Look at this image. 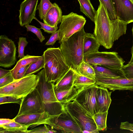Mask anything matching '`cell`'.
<instances>
[{"instance_id":"1","label":"cell","mask_w":133,"mask_h":133,"mask_svg":"<svg viewBox=\"0 0 133 133\" xmlns=\"http://www.w3.org/2000/svg\"><path fill=\"white\" fill-rule=\"evenodd\" d=\"M94 35L100 45L111 48L115 41L126 33L127 24L117 18L111 21L105 8L100 3L95 21Z\"/></svg>"},{"instance_id":"2","label":"cell","mask_w":133,"mask_h":133,"mask_svg":"<svg viewBox=\"0 0 133 133\" xmlns=\"http://www.w3.org/2000/svg\"><path fill=\"white\" fill-rule=\"evenodd\" d=\"M84 27L60 43V49L70 68L76 71L83 61Z\"/></svg>"},{"instance_id":"3","label":"cell","mask_w":133,"mask_h":133,"mask_svg":"<svg viewBox=\"0 0 133 133\" xmlns=\"http://www.w3.org/2000/svg\"><path fill=\"white\" fill-rule=\"evenodd\" d=\"M39 80L36 88L44 104L45 111L51 115H59L64 109L56 96L54 90L55 83L46 81L44 69L37 74Z\"/></svg>"},{"instance_id":"4","label":"cell","mask_w":133,"mask_h":133,"mask_svg":"<svg viewBox=\"0 0 133 133\" xmlns=\"http://www.w3.org/2000/svg\"><path fill=\"white\" fill-rule=\"evenodd\" d=\"M39 80L38 76L33 74L15 80L9 84L0 88V96H10L23 99L36 88Z\"/></svg>"},{"instance_id":"5","label":"cell","mask_w":133,"mask_h":133,"mask_svg":"<svg viewBox=\"0 0 133 133\" xmlns=\"http://www.w3.org/2000/svg\"><path fill=\"white\" fill-rule=\"evenodd\" d=\"M65 109L74 119L82 131L98 133L92 116L75 100L63 104Z\"/></svg>"},{"instance_id":"6","label":"cell","mask_w":133,"mask_h":133,"mask_svg":"<svg viewBox=\"0 0 133 133\" xmlns=\"http://www.w3.org/2000/svg\"><path fill=\"white\" fill-rule=\"evenodd\" d=\"M83 61L91 65H98L109 69H121L125 62L116 52H99L84 56Z\"/></svg>"},{"instance_id":"7","label":"cell","mask_w":133,"mask_h":133,"mask_svg":"<svg viewBox=\"0 0 133 133\" xmlns=\"http://www.w3.org/2000/svg\"><path fill=\"white\" fill-rule=\"evenodd\" d=\"M86 20L82 16L71 12L62 16L59 30V43L67 39L84 27Z\"/></svg>"},{"instance_id":"8","label":"cell","mask_w":133,"mask_h":133,"mask_svg":"<svg viewBox=\"0 0 133 133\" xmlns=\"http://www.w3.org/2000/svg\"><path fill=\"white\" fill-rule=\"evenodd\" d=\"M98 86L95 84L77 90V93L73 100L92 116L99 112L95 97Z\"/></svg>"},{"instance_id":"9","label":"cell","mask_w":133,"mask_h":133,"mask_svg":"<svg viewBox=\"0 0 133 133\" xmlns=\"http://www.w3.org/2000/svg\"><path fill=\"white\" fill-rule=\"evenodd\" d=\"M20 105L19 110L16 117L22 115L42 113L45 111L44 104L36 88L22 99Z\"/></svg>"},{"instance_id":"10","label":"cell","mask_w":133,"mask_h":133,"mask_svg":"<svg viewBox=\"0 0 133 133\" xmlns=\"http://www.w3.org/2000/svg\"><path fill=\"white\" fill-rule=\"evenodd\" d=\"M16 47L11 39L4 35L0 36V66L9 68L16 62Z\"/></svg>"},{"instance_id":"11","label":"cell","mask_w":133,"mask_h":133,"mask_svg":"<svg viewBox=\"0 0 133 133\" xmlns=\"http://www.w3.org/2000/svg\"><path fill=\"white\" fill-rule=\"evenodd\" d=\"M53 128L63 133H82L75 120L65 109L62 113L55 116Z\"/></svg>"},{"instance_id":"12","label":"cell","mask_w":133,"mask_h":133,"mask_svg":"<svg viewBox=\"0 0 133 133\" xmlns=\"http://www.w3.org/2000/svg\"><path fill=\"white\" fill-rule=\"evenodd\" d=\"M55 115H51L46 111L22 115L16 117L14 119L18 123L32 128L42 124L48 125L53 128L54 119Z\"/></svg>"},{"instance_id":"13","label":"cell","mask_w":133,"mask_h":133,"mask_svg":"<svg viewBox=\"0 0 133 133\" xmlns=\"http://www.w3.org/2000/svg\"><path fill=\"white\" fill-rule=\"evenodd\" d=\"M95 84L114 91L116 90L133 91V78H114L96 76Z\"/></svg>"},{"instance_id":"14","label":"cell","mask_w":133,"mask_h":133,"mask_svg":"<svg viewBox=\"0 0 133 133\" xmlns=\"http://www.w3.org/2000/svg\"><path fill=\"white\" fill-rule=\"evenodd\" d=\"M116 18L125 23L133 22V3L130 0H111Z\"/></svg>"},{"instance_id":"15","label":"cell","mask_w":133,"mask_h":133,"mask_svg":"<svg viewBox=\"0 0 133 133\" xmlns=\"http://www.w3.org/2000/svg\"><path fill=\"white\" fill-rule=\"evenodd\" d=\"M38 0H24L20 5L19 23L21 26L30 23L35 17Z\"/></svg>"},{"instance_id":"16","label":"cell","mask_w":133,"mask_h":133,"mask_svg":"<svg viewBox=\"0 0 133 133\" xmlns=\"http://www.w3.org/2000/svg\"><path fill=\"white\" fill-rule=\"evenodd\" d=\"M112 91L107 89L98 86L95 94L96 102L98 112L108 111L111 102V95Z\"/></svg>"},{"instance_id":"17","label":"cell","mask_w":133,"mask_h":133,"mask_svg":"<svg viewBox=\"0 0 133 133\" xmlns=\"http://www.w3.org/2000/svg\"><path fill=\"white\" fill-rule=\"evenodd\" d=\"M48 11L43 19L44 23L51 26H57L61 23L62 17L61 9L56 3Z\"/></svg>"},{"instance_id":"18","label":"cell","mask_w":133,"mask_h":133,"mask_svg":"<svg viewBox=\"0 0 133 133\" xmlns=\"http://www.w3.org/2000/svg\"><path fill=\"white\" fill-rule=\"evenodd\" d=\"M91 66L95 71L96 76L114 78H127L121 69H111L98 65Z\"/></svg>"},{"instance_id":"19","label":"cell","mask_w":133,"mask_h":133,"mask_svg":"<svg viewBox=\"0 0 133 133\" xmlns=\"http://www.w3.org/2000/svg\"><path fill=\"white\" fill-rule=\"evenodd\" d=\"M75 71L70 68L68 71L54 86L55 91L69 90L72 88L74 80Z\"/></svg>"},{"instance_id":"20","label":"cell","mask_w":133,"mask_h":133,"mask_svg":"<svg viewBox=\"0 0 133 133\" xmlns=\"http://www.w3.org/2000/svg\"><path fill=\"white\" fill-rule=\"evenodd\" d=\"M100 45L99 42L94 34L86 33L83 42L84 56L99 51Z\"/></svg>"},{"instance_id":"21","label":"cell","mask_w":133,"mask_h":133,"mask_svg":"<svg viewBox=\"0 0 133 133\" xmlns=\"http://www.w3.org/2000/svg\"><path fill=\"white\" fill-rule=\"evenodd\" d=\"M28 126L18 123L15 121L0 125V133H28Z\"/></svg>"},{"instance_id":"22","label":"cell","mask_w":133,"mask_h":133,"mask_svg":"<svg viewBox=\"0 0 133 133\" xmlns=\"http://www.w3.org/2000/svg\"><path fill=\"white\" fill-rule=\"evenodd\" d=\"M41 57V56H31L27 54L20 59L14 67L10 70L11 72L14 79L17 72L21 68L36 61Z\"/></svg>"},{"instance_id":"23","label":"cell","mask_w":133,"mask_h":133,"mask_svg":"<svg viewBox=\"0 0 133 133\" xmlns=\"http://www.w3.org/2000/svg\"><path fill=\"white\" fill-rule=\"evenodd\" d=\"M77 92V90L74 87L69 90L59 91H55L58 100L63 104L73 101Z\"/></svg>"},{"instance_id":"24","label":"cell","mask_w":133,"mask_h":133,"mask_svg":"<svg viewBox=\"0 0 133 133\" xmlns=\"http://www.w3.org/2000/svg\"><path fill=\"white\" fill-rule=\"evenodd\" d=\"M80 4L81 11L94 22L96 14L90 0H78Z\"/></svg>"},{"instance_id":"25","label":"cell","mask_w":133,"mask_h":133,"mask_svg":"<svg viewBox=\"0 0 133 133\" xmlns=\"http://www.w3.org/2000/svg\"><path fill=\"white\" fill-rule=\"evenodd\" d=\"M74 71L73 87L77 90L85 86L95 84L96 80L81 75L75 71Z\"/></svg>"},{"instance_id":"26","label":"cell","mask_w":133,"mask_h":133,"mask_svg":"<svg viewBox=\"0 0 133 133\" xmlns=\"http://www.w3.org/2000/svg\"><path fill=\"white\" fill-rule=\"evenodd\" d=\"M75 71L81 75L96 80L95 72L94 68L90 64L84 61Z\"/></svg>"},{"instance_id":"27","label":"cell","mask_w":133,"mask_h":133,"mask_svg":"<svg viewBox=\"0 0 133 133\" xmlns=\"http://www.w3.org/2000/svg\"><path fill=\"white\" fill-rule=\"evenodd\" d=\"M108 113V111L104 112H98L92 116L98 131L106 130Z\"/></svg>"},{"instance_id":"28","label":"cell","mask_w":133,"mask_h":133,"mask_svg":"<svg viewBox=\"0 0 133 133\" xmlns=\"http://www.w3.org/2000/svg\"><path fill=\"white\" fill-rule=\"evenodd\" d=\"M44 66V60L43 55L41 58L36 62L29 65L24 75V76L36 73L43 68Z\"/></svg>"},{"instance_id":"29","label":"cell","mask_w":133,"mask_h":133,"mask_svg":"<svg viewBox=\"0 0 133 133\" xmlns=\"http://www.w3.org/2000/svg\"><path fill=\"white\" fill-rule=\"evenodd\" d=\"M53 6V4L50 0H41L37 8V10H38L39 16L41 19H43L49 10Z\"/></svg>"},{"instance_id":"30","label":"cell","mask_w":133,"mask_h":133,"mask_svg":"<svg viewBox=\"0 0 133 133\" xmlns=\"http://www.w3.org/2000/svg\"><path fill=\"white\" fill-rule=\"evenodd\" d=\"M105 9L111 21L116 19L111 0H99Z\"/></svg>"},{"instance_id":"31","label":"cell","mask_w":133,"mask_h":133,"mask_svg":"<svg viewBox=\"0 0 133 133\" xmlns=\"http://www.w3.org/2000/svg\"><path fill=\"white\" fill-rule=\"evenodd\" d=\"M28 43L26 38L24 37H20L19 38L18 42V57L21 59L25 56L24 50L25 46Z\"/></svg>"},{"instance_id":"32","label":"cell","mask_w":133,"mask_h":133,"mask_svg":"<svg viewBox=\"0 0 133 133\" xmlns=\"http://www.w3.org/2000/svg\"><path fill=\"white\" fill-rule=\"evenodd\" d=\"M28 31H31L35 34L39 39L41 42L45 40V37L42 34V32L40 29L37 28L35 26L29 24H27L25 25Z\"/></svg>"},{"instance_id":"33","label":"cell","mask_w":133,"mask_h":133,"mask_svg":"<svg viewBox=\"0 0 133 133\" xmlns=\"http://www.w3.org/2000/svg\"><path fill=\"white\" fill-rule=\"evenodd\" d=\"M54 128L51 127L50 128L46 124H44L43 127H38L29 130L28 133H53L57 132L56 130H54Z\"/></svg>"},{"instance_id":"34","label":"cell","mask_w":133,"mask_h":133,"mask_svg":"<svg viewBox=\"0 0 133 133\" xmlns=\"http://www.w3.org/2000/svg\"><path fill=\"white\" fill-rule=\"evenodd\" d=\"M22 101V98H17L10 96H0V104L13 103H16L20 105Z\"/></svg>"},{"instance_id":"35","label":"cell","mask_w":133,"mask_h":133,"mask_svg":"<svg viewBox=\"0 0 133 133\" xmlns=\"http://www.w3.org/2000/svg\"><path fill=\"white\" fill-rule=\"evenodd\" d=\"M34 19L38 21L41 25V28L44 31L49 34H52L56 31L58 28L57 26H51L44 23H43L37 19L35 17Z\"/></svg>"},{"instance_id":"36","label":"cell","mask_w":133,"mask_h":133,"mask_svg":"<svg viewBox=\"0 0 133 133\" xmlns=\"http://www.w3.org/2000/svg\"><path fill=\"white\" fill-rule=\"evenodd\" d=\"M15 80L10 72L5 76L0 78V88L9 84Z\"/></svg>"},{"instance_id":"37","label":"cell","mask_w":133,"mask_h":133,"mask_svg":"<svg viewBox=\"0 0 133 133\" xmlns=\"http://www.w3.org/2000/svg\"><path fill=\"white\" fill-rule=\"evenodd\" d=\"M121 69L123 72L126 78H133V64L124 65Z\"/></svg>"},{"instance_id":"38","label":"cell","mask_w":133,"mask_h":133,"mask_svg":"<svg viewBox=\"0 0 133 133\" xmlns=\"http://www.w3.org/2000/svg\"><path fill=\"white\" fill-rule=\"evenodd\" d=\"M51 34L49 39L45 43L46 45H53L58 40V30Z\"/></svg>"},{"instance_id":"39","label":"cell","mask_w":133,"mask_h":133,"mask_svg":"<svg viewBox=\"0 0 133 133\" xmlns=\"http://www.w3.org/2000/svg\"><path fill=\"white\" fill-rule=\"evenodd\" d=\"M29 65L22 67L19 70L14 78L15 80L21 78L24 76L25 73Z\"/></svg>"},{"instance_id":"40","label":"cell","mask_w":133,"mask_h":133,"mask_svg":"<svg viewBox=\"0 0 133 133\" xmlns=\"http://www.w3.org/2000/svg\"><path fill=\"white\" fill-rule=\"evenodd\" d=\"M120 128L122 130H128L133 132V123H130L128 121L121 122Z\"/></svg>"},{"instance_id":"41","label":"cell","mask_w":133,"mask_h":133,"mask_svg":"<svg viewBox=\"0 0 133 133\" xmlns=\"http://www.w3.org/2000/svg\"><path fill=\"white\" fill-rule=\"evenodd\" d=\"M15 121L14 118L12 119L9 118H1L0 119V125L8 123Z\"/></svg>"},{"instance_id":"42","label":"cell","mask_w":133,"mask_h":133,"mask_svg":"<svg viewBox=\"0 0 133 133\" xmlns=\"http://www.w3.org/2000/svg\"><path fill=\"white\" fill-rule=\"evenodd\" d=\"M10 72V70L4 69L2 68H0V78L7 75Z\"/></svg>"},{"instance_id":"43","label":"cell","mask_w":133,"mask_h":133,"mask_svg":"<svg viewBox=\"0 0 133 133\" xmlns=\"http://www.w3.org/2000/svg\"><path fill=\"white\" fill-rule=\"evenodd\" d=\"M132 31L133 37L132 45L131 49V53L132 56L130 61L128 64L129 65L133 64V25L132 29Z\"/></svg>"},{"instance_id":"44","label":"cell","mask_w":133,"mask_h":133,"mask_svg":"<svg viewBox=\"0 0 133 133\" xmlns=\"http://www.w3.org/2000/svg\"><path fill=\"white\" fill-rule=\"evenodd\" d=\"M133 3V0H130Z\"/></svg>"}]
</instances>
